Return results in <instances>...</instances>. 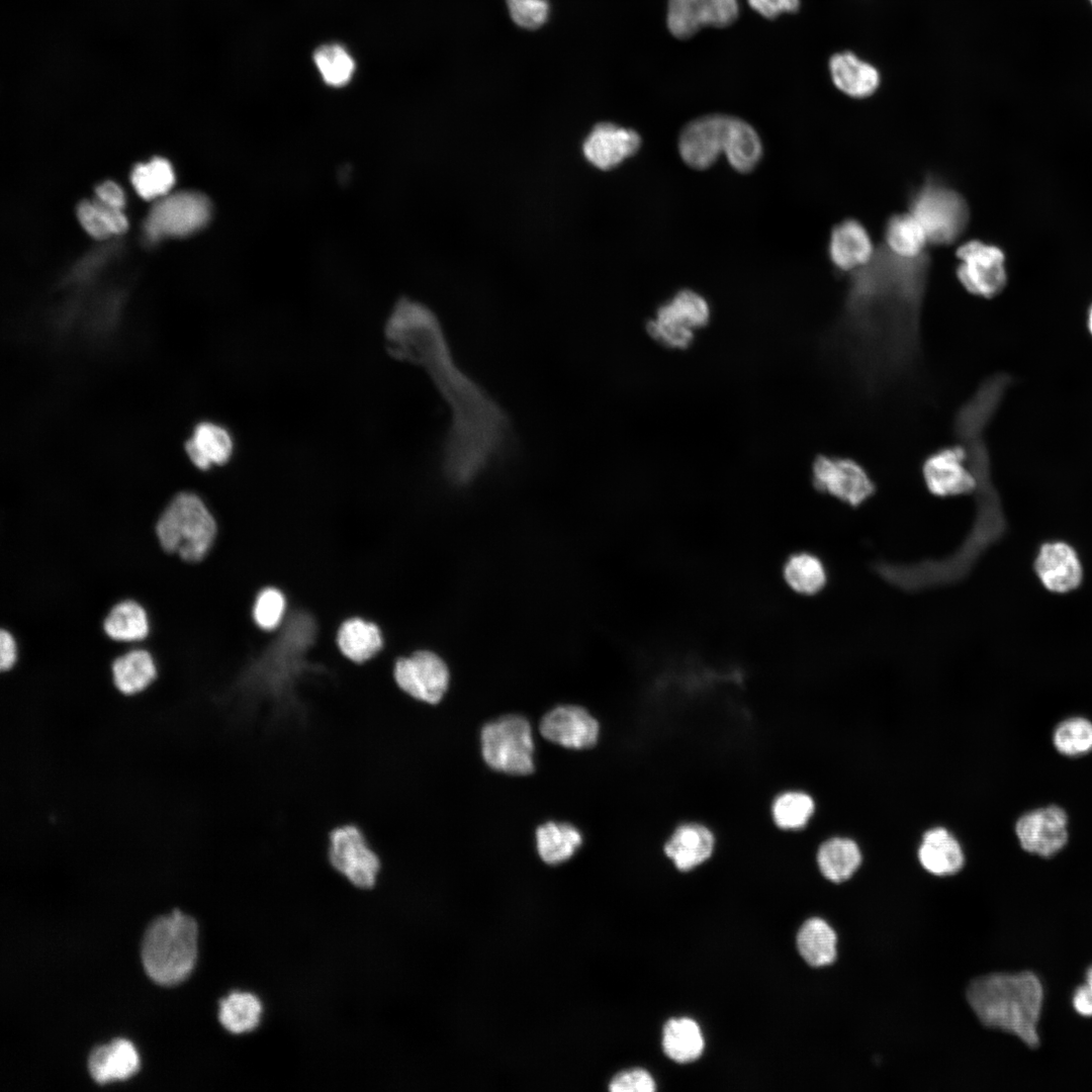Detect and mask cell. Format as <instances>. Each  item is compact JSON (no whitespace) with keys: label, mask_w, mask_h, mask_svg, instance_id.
<instances>
[{"label":"cell","mask_w":1092,"mask_h":1092,"mask_svg":"<svg viewBox=\"0 0 1092 1092\" xmlns=\"http://www.w3.org/2000/svg\"><path fill=\"white\" fill-rule=\"evenodd\" d=\"M208 198L194 191H181L158 201L145 222L151 241L164 237H184L200 230L210 218Z\"/></svg>","instance_id":"cell-11"},{"label":"cell","mask_w":1092,"mask_h":1092,"mask_svg":"<svg viewBox=\"0 0 1092 1092\" xmlns=\"http://www.w3.org/2000/svg\"><path fill=\"white\" fill-rule=\"evenodd\" d=\"M1073 1006L1080 1015L1092 1016V991L1086 984L1078 987L1075 991Z\"/></svg>","instance_id":"cell-51"},{"label":"cell","mask_w":1092,"mask_h":1092,"mask_svg":"<svg viewBox=\"0 0 1092 1092\" xmlns=\"http://www.w3.org/2000/svg\"><path fill=\"white\" fill-rule=\"evenodd\" d=\"M1015 834L1025 851L1051 857L1068 842V815L1056 805L1031 810L1018 818Z\"/></svg>","instance_id":"cell-17"},{"label":"cell","mask_w":1092,"mask_h":1092,"mask_svg":"<svg viewBox=\"0 0 1092 1092\" xmlns=\"http://www.w3.org/2000/svg\"><path fill=\"white\" fill-rule=\"evenodd\" d=\"M157 541L166 553L188 563L202 561L212 549L217 535V521L194 492L177 493L163 509L155 523Z\"/></svg>","instance_id":"cell-6"},{"label":"cell","mask_w":1092,"mask_h":1092,"mask_svg":"<svg viewBox=\"0 0 1092 1092\" xmlns=\"http://www.w3.org/2000/svg\"><path fill=\"white\" fill-rule=\"evenodd\" d=\"M815 810L813 799L803 792H787L780 795L772 805L776 824L785 830L804 827Z\"/></svg>","instance_id":"cell-43"},{"label":"cell","mask_w":1092,"mask_h":1092,"mask_svg":"<svg viewBox=\"0 0 1092 1092\" xmlns=\"http://www.w3.org/2000/svg\"><path fill=\"white\" fill-rule=\"evenodd\" d=\"M312 58L321 77L332 87L347 85L355 73V61L341 44H323L314 51Z\"/></svg>","instance_id":"cell-40"},{"label":"cell","mask_w":1092,"mask_h":1092,"mask_svg":"<svg viewBox=\"0 0 1092 1092\" xmlns=\"http://www.w3.org/2000/svg\"><path fill=\"white\" fill-rule=\"evenodd\" d=\"M262 1014V1002L249 992H232L219 1002V1022L234 1034L255 1030L260 1024Z\"/></svg>","instance_id":"cell-35"},{"label":"cell","mask_w":1092,"mask_h":1092,"mask_svg":"<svg viewBox=\"0 0 1092 1092\" xmlns=\"http://www.w3.org/2000/svg\"><path fill=\"white\" fill-rule=\"evenodd\" d=\"M185 448L192 463L197 468L206 470L212 465L226 463L233 454L234 444L224 428L202 422L195 427Z\"/></svg>","instance_id":"cell-28"},{"label":"cell","mask_w":1092,"mask_h":1092,"mask_svg":"<svg viewBox=\"0 0 1092 1092\" xmlns=\"http://www.w3.org/2000/svg\"><path fill=\"white\" fill-rule=\"evenodd\" d=\"M921 475L928 491L939 497L973 494L976 489L966 452L957 442L928 454Z\"/></svg>","instance_id":"cell-15"},{"label":"cell","mask_w":1092,"mask_h":1092,"mask_svg":"<svg viewBox=\"0 0 1092 1092\" xmlns=\"http://www.w3.org/2000/svg\"><path fill=\"white\" fill-rule=\"evenodd\" d=\"M1034 569L1043 586L1053 593L1071 592L1082 582L1083 570L1077 552L1065 542L1042 544Z\"/></svg>","instance_id":"cell-21"},{"label":"cell","mask_w":1092,"mask_h":1092,"mask_svg":"<svg viewBox=\"0 0 1092 1092\" xmlns=\"http://www.w3.org/2000/svg\"><path fill=\"white\" fill-rule=\"evenodd\" d=\"M105 635L116 642L135 643L145 640L151 631L146 608L135 600L125 599L114 604L102 622Z\"/></svg>","instance_id":"cell-29"},{"label":"cell","mask_w":1092,"mask_h":1092,"mask_svg":"<svg viewBox=\"0 0 1092 1092\" xmlns=\"http://www.w3.org/2000/svg\"><path fill=\"white\" fill-rule=\"evenodd\" d=\"M485 762L511 775H528L534 769V742L531 726L519 715H507L484 725L480 734Z\"/></svg>","instance_id":"cell-8"},{"label":"cell","mask_w":1092,"mask_h":1092,"mask_svg":"<svg viewBox=\"0 0 1092 1092\" xmlns=\"http://www.w3.org/2000/svg\"><path fill=\"white\" fill-rule=\"evenodd\" d=\"M1090 1H1091V3H1092V0H1090Z\"/></svg>","instance_id":"cell-54"},{"label":"cell","mask_w":1092,"mask_h":1092,"mask_svg":"<svg viewBox=\"0 0 1092 1092\" xmlns=\"http://www.w3.org/2000/svg\"><path fill=\"white\" fill-rule=\"evenodd\" d=\"M541 734L567 748H587L599 736L597 720L583 708L566 705L549 711L541 720Z\"/></svg>","instance_id":"cell-19"},{"label":"cell","mask_w":1092,"mask_h":1092,"mask_svg":"<svg viewBox=\"0 0 1092 1092\" xmlns=\"http://www.w3.org/2000/svg\"><path fill=\"white\" fill-rule=\"evenodd\" d=\"M507 1H509V0H507Z\"/></svg>","instance_id":"cell-55"},{"label":"cell","mask_w":1092,"mask_h":1092,"mask_svg":"<svg viewBox=\"0 0 1092 1092\" xmlns=\"http://www.w3.org/2000/svg\"><path fill=\"white\" fill-rule=\"evenodd\" d=\"M909 207L910 213L922 225L929 245L954 243L970 220V209L963 195L933 176L927 177L913 192Z\"/></svg>","instance_id":"cell-7"},{"label":"cell","mask_w":1092,"mask_h":1092,"mask_svg":"<svg viewBox=\"0 0 1092 1092\" xmlns=\"http://www.w3.org/2000/svg\"><path fill=\"white\" fill-rule=\"evenodd\" d=\"M732 116L711 114L688 123L679 134L678 151L684 162L693 169L712 166L725 153Z\"/></svg>","instance_id":"cell-16"},{"label":"cell","mask_w":1092,"mask_h":1092,"mask_svg":"<svg viewBox=\"0 0 1092 1092\" xmlns=\"http://www.w3.org/2000/svg\"><path fill=\"white\" fill-rule=\"evenodd\" d=\"M812 484L851 508H858L876 492L877 486L857 461L836 455H818L812 464Z\"/></svg>","instance_id":"cell-10"},{"label":"cell","mask_w":1092,"mask_h":1092,"mask_svg":"<svg viewBox=\"0 0 1092 1092\" xmlns=\"http://www.w3.org/2000/svg\"><path fill=\"white\" fill-rule=\"evenodd\" d=\"M861 852L855 841L846 837H832L824 841L817 852V863L823 877L841 883L857 871Z\"/></svg>","instance_id":"cell-32"},{"label":"cell","mask_w":1092,"mask_h":1092,"mask_svg":"<svg viewBox=\"0 0 1092 1092\" xmlns=\"http://www.w3.org/2000/svg\"><path fill=\"white\" fill-rule=\"evenodd\" d=\"M724 154L736 171L749 172L762 155L760 138L750 124L732 116Z\"/></svg>","instance_id":"cell-38"},{"label":"cell","mask_w":1092,"mask_h":1092,"mask_svg":"<svg viewBox=\"0 0 1092 1092\" xmlns=\"http://www.w3.org/2000/svg\"><path fill=\"white\" fill-rule=\"evenodd\" d=\"M837 936L823 919L806 920L797 934V948L803 960L812 967L831 965L837 956Z\"/></svg>","instance_id":"cell-31"},{"label":"cell","mask_w":1092,"mask_h":1092,"mask_svg":"<svg viewBox=\"0 0 1092 1092\" xmlns=\"http://www.w3.org/2000/svg\"><path fill=\"white\" fill-rule=\"evenodd\" d=\"M384 334L388 353L422 367L447 403L451 425L445 442V471L457 483L469 481L510 445L507 414L458 365L428 307L400 299Z\"/></svg>","instance_id":"cell-2"},{"label":"cell","mask_w":1092,"mask_h":1092,"mask_svg":"<svg viewBox=\"0 0 1092 1092\" xmlns=\"http://www.w3.org/2000/svg\"><path fill=\"white\" fill-rule=\"evenodd\" d=\"M77 215L82 226L95 239L102 240L111 235L93 201L80 202Z\"/></svg>","instance_id":"cell-46"},{"label":"cell","mask_w":1092,"mask_h":1092,"mask_svg":"<svg viewBox=\"0 0 1092 1092\" xmlns=\"http://www.w3.org/2000/svg\"><path fill=\"white\" fill-rule=\"evenodd\" d=\"M157 672L156 661L145 648H131L111 663L114 687L126 696L145 691L155 680Z\"/></svg>","instance_id":"cell-30"},{"label":"cell","mask_w":1092,"mask_h":1092,"mask_svg":"<svg viewBox=\"0 0 1092 1092\" xmlns=\"http://www.w3.org/2000/svg\"><path fill=\"white\" fill-rule=\"evenodd\" d=\"M737 15V0H668L666 21L675 37L687 38L703 26L729 25Z\"/></svg>","instance_id":"cell-18"},{"label":"cell","mask_w":1092,"mask_h":1092,"mask_svg":"<svg viewBox=\"0 0 1092 1092\" xmlns=\"http://www.w3.org/2000/svg\"><path fill=\"white\" fill-rule=\"evenodd\" d=\"M874 252L869 233L856 219H844L832 229L828 253L838 270L850 273L862 267Z\"/></svg>","instance_id":"cell-23"},{"label":"cell","mask_w":1092,"mask_h":1092,"mask_svg":"<svg viewBox=\"0 0 1092 1092\" xmlns=\"http://www.w3.org/2000/svg\"><path fill=\"white\" fill-rule=\"evenodd\" d=\"M1086 985L1092 991V967L1086 973Z\"/></svg>","instance_id":"cell-52"},{"label":"cell","mask_w":1092,"mask_h":1092,"mask_svg":"<svg viewBox=\"0 0 1092 1092\" xmlns=\"http://www.w3.org/2000/svg\"><path fill=\"white\" fill-rule=\"evenodd\" d=\"M1011 383L1005 373L989 376L954 414L952 432L965 450L976 480L975 515L970 531L949 554L960 570L971 571L979 558L998 542L1006 531L1000 495L993 483L986 431Z\"/></svg>","instance_id":"cell-3"},{"label":"cell","mask_w":1092,"mask_h":1092,"mask_svg":"<svg viewBox=\"0 0 1092 1092\" xmlns=\"http://www.w3.org/2000/svg\"><path fill=\"white\" fill-rule=\"evenodd\" d=\"M96 195L99 200L117 208H122L125 203L122 189L112 181L98 185Z\"/></svg>","instance_id":"cell-50"},{"label":"cell","mask_w":1092,"mask_h":1092,"mask_svg":"<svg viewBox=\"0 0 1092 1092\" xmlns=\"http://www.w3.org/2000/svg\"><path fill=\"white\" fill-rule=\"evenodd\" d=\"M749 5L766 18H775L785 12H795L799 0H748Z\"/></svg>","instance_id":"cell-48"},{"label":"cell","mask_w":1092,"mask_h":1092,"mask_svg":"<svg viewBox=\"0 0 1092 1092\" xmlns=\"http://www.w3.org/2000/svg\"><path fill=\"white\" fill-rule=\"evenodd\" d=\"M917 856L922 868L934 876L953 875L965 862L960 842L942 826L923 833Z\"/></svg>","instance_id":"cell-24"},{"label":"cell","mask_w":1092,"mask_h":1092,"mask_svg":"<svg viewBox=\"0 0 1092 1092\" xmlns=\"http://www.w3.org/2000/svg\"><path fill=\"white\" fill-rule=\"evenodd\" d=\"M289 601L285 592L276 585L262 587L253 601L251 620L261 632L276 631L283 623Z\"/></svg>","instance_id":"cell-39"},{"label":"cell","mask_w":1092,"mask_h":1092,"mask_svg":"<svg viewBox=\"0 0 1092 1092\" xmlns=\"http://www.w3.org/2000/svg\"><path fill=\"white\" fill-rule=\"evenodd\" d=\"M174 182L175 175L171 164L163 158H154L149 163L139 164L131 173V183L144 199L165 195Z\"/></svg>","instance_id":"cell-41"},{"label":"cell","mask_w":1092,"mask_h":1092,"mask_svg":"<svg viewBox=\"0 0 1092 1092\" xmlns=\"http://www.w3.org/2000/svg\"><path fill=\"white\" fill-rule=\"evenodd\" d=\"M392 674L397 687L416 700L437 704L449 684V670L440 656L429 650H418L398 657Z\"/></svg>","instance_id":"cell-14"},{"label":"cell","mask_w":1092,"mask_h":1092,"mask_svg":"<svg viewBox=\"0 0 1092 1092\" xmlns=\"http://www.w3.org/2000/svg\"><path fill=\"white\" fill-rule=\"evenodd\" d=\"M931 258H902L884 243L848 273L829 335L834 359L867 394L911 378L921 359V317Z\"/></svg>","instance_id":"cell-1"},{"label":"cell","mask_w":1092,"mask_h":1092,"mask_svg":"<svg viewBox=\"0 0 1092 1092\" xmlns=\"http://www.w3.org/2000/svg\"><path fill=\"white\" fill-rule=\"evenodd\" d=\"M329 842V860L337 872L358 888L370 889L375 885L380 859L358 826L347 824L334 828Z\"/></svg>","instance_id":"cell-13"},{"label":"cell","mask_w":1092,"mask_h":1092,"mask_svg":"<svg viewBox=\"0 0 1092 1092\" xmlns=\"http://www.w3.org/2000/svg\"><path fill=\"white\" fill-rule=\"evenodd\" d=\"M536 841L540 857L546 863L557 864L574 854L582 837L571 824L548 822L538 827Z\"/></svg>","instance_id":"cell-37"},{"label":"cell","mask_w":1092,"mask_h":1092,"mask_svg":"<svg viewBox=\"0 0 1092 1092\" xmlns=\"http://www.w3.org/2000/svg\"><path fill=\"white\" fill-rule=\"evenodd\" d=\"M95 207L111 234H121L128 228V222L121 208L111 206L98 198L93 200Z\"/></svg>","instance_id":"cell-47"},{"label":"cell","mask_w":1092,"mask_h":1092,"mask_svg":"<svg viewBox=\"0 0 1092 1092\" xmlns=\"http://www.w3.org/2000/svg\"><path fill=\"white\" fill-rule=\"evenodd\" d=\"M384 642L381 627L361 616L343 620L335 634L340 655L355 664H363L377 657L384 648Z\"/></svg>","instance_id":"cell-22"},{"label":"cell","mask_w":1092,"mask_h":1092,"mask_svg":"<svg viewBox=\"0 0 1092 1092\" xmlns=\"http://www.w3.org/2000/svg\"><path fill=\"white\" fill-rule=\"evenodd\" d=\"M139 1062L133 1044L126 1039L116 1038L90 1053L88 1069L95 1082L105 1084L129 1078L138 1071Z\"/></svg>","instance_id":"cell-25"},{"label":"cell","mask_w":1092,"mask_h":1092,"mask_svg":"<svg viewBox=\"0 0 1092 1092\" xmlns=\"http://www.w3.org/2000/svg\"><path fill=\"white\" fill-rule=\"evenodd\" d=\"M664 1053L677 1063L697 1060L704 1050V1037L700 1026L691 1018H672L663 1028Z\"/></svg>","instance_id":"cell-36"},{"label":"cell","mask_w":1092,"mask_h":1092,"mask_svg":"<svg viewBox=\"0 0 1092 1092\" xmlns=\"http://www.w3.org/2000/svg\"><path fill=\"white\" fill-rule=\"evenodd\" d=\"M197 934L195 920L179 910L151 922L141 950L148 976L164 986L184 980L195 965Z\"/></svg>","instance_id":"cell-5"},{"label":"cell","mask_w":1092,"mask_h":1092,"mask_svg":"<svg viewBox=\"0 0 1092 1092\" xmlns=\"http://www.w3.org/2000/svg\"><path fill=\"white\" fill-rule=\"evenodd\" d=\"M711 316L710 305L699 293L685 289L662 304L646 325L648 335L667 348H688L695 331L705 327Z\"/></svg>","instance_id":"cell-9"},{"label":"cell","mask_w":1092,"mask_h":1092,"mask_svg":"<svg viewBox=\"0 0 1092 1092\" xmlns=\"http://www.w3.org/2000/svg\"><path fill=\"white\" fill-rule=\"evenodd\" d=\"M18 658V646L14 635L8 629L0 630V668L10 670Z\"/></svg>","instance_id":"cell-49"},{"label":"cell","mask_w":1092,"mask_h":1092,"mask_svg":"<svg viewBox=\"0 0 1092 1092\" xmlns=\"http://www.w3.org/2000/svg\"><path fill=\"white\" fill-rule=\"evenodd\" d=\"M612 1092H653L656 1089L651 1075L643 1069H634L616 1075L609 1086Z\"/></svg>","instance_id":"cell-45"},{"label":"cell","mask_w":1092,"mask_h":1092,"mask_svg":"<svg viewBox=\"0 0 1092 1092\" xmlns=\"http://www.w3.org/2000/svg\"><path fill=\"white\" fill-rule=\"evenodd\" d=\"M783 576L792 590L803 596L818 594L825 587L828 579L823 561L808 551L789 556L783 566Z\"/></svg>","instance_id":"cell-33"},{"label":"cell","mask_w":1092,"mask_h":1092,"mask_svg":"<svg viewBox=\"0 0 1092 1092\" xmlns=\"http://www.w3.org/2000/svg\"><path fill=\"white\" fill-rule=\"evenodd\" d=\"M1053 743L1066 756H1080L1092 751V722L1083 717L1062 721L1054 730Z\"/></svg>","instance_id":"cell-42"},{"label":"cell","mask_w":1092,"mask_h":1092,"mask_svg":"<svg viewBox=\"0 0 1092 1092\" xmlns=\"http://www.w3.org/2000/svg\"><path fill=\"white\" fill-rule=\"evenodd\" d=\"M714 837L705 826L690 823L679 826L664 846L666 855L680 871H690L708 859Z\"/></svg>","instance_id":"cell-27"},{"label":"cell","mask_w":1092,"mask_h":1092,"mask_svg":"<svg viewBox=\"0 0 1092 1092\" xmlns=\"http://www.w3.org/2000/svg\"><path fill=\"white\" fill-rule=\"evenodd\" d=\"M1088 329H1089V332L1092 335V306H1091V308L1089 310V314H1088Z\"/></svg>","instance_id":"cell-53"},{"label":"cell","mask_w":1092,"mask_h":1092,"mask_svg":"<svg viewBox=\"0 0 1092 1092\" xmlns=\"http://www.w3.org/2000/svg\"><path fill=\"white\" fill-rule=\"evenodd\" d=\"M641 146L637 131L611 122L598 123L583 143L587 161L602 170H610L636 154Z\"/></svg>","instance_id":"cell-20"},{"label":"cell","mask_w":1092,"mask_h":1092,"mask_svg":"<svg viewBox=\"0 0 1092 1092\" xmlns=\"http://www.w3.org/2000/svg\"><path fill=\"white\" fill-rule=\"evenodd\" d=\"M956 275L963 287L976 296L992 298L1007 283L1005 257L1001 249L981 241H969L957 250Z\"/></svg>","instance_id":"cell-12"},{"label":"cell","mask_w":1092,"mask_h":1092,"mask_svg":"<svg viewBox=\"0 0 1092 1092\" xmlns=\"http://www.w3.org/2000/svg\"><path fill=\"white\" fill-rule=\"evenodd\" d=\"M829 70L834 85L853 98L871 96L880 84L877 69L849 52L832 56Z\"/></svg>","instance_id":"cell-26"},{"label":"cell","mask_w":1092,"mask_h":1092,"mask_svg":"<svg viewBox=\"0 0 1092 1092\" xmlns=\"http://www.w3.org/2000/svg\"><path fill=\"white\" fill-rule=\"evenodd\" d=\"M883 243L895 255L908 259L921 256L929 245L922 225L910 212L892 215L887 220Z\"/></svg>","instance_id":"cell-34"},{"label":"cell","mask_w":1092,"mask_h":1092,"mask_svg":"<svg viewBox=\"0 0 1092 1092\" xmlns=\"http://www.w3.org/2000/svg\"><path fill=\"white\" fill-rule=\"evenodd\" d=\"M508 10L513 22L524 29H537L550 16L549 0H509Z\"/></svg>","instance_id":"cell-44"},{"label":"cell","mask_w":1092,"mask_h":1092,"mask_svg":"<svg viewBox=\"0 0 1092 1092\" xmlns=\"http://www.w3.org/2000/svg\"><path fill=\"white\" fill-rule=\"evenodd\" d=\"M966 997L984 1026L1011 1033L1030 1049L1039 1045L1037 1024L1043 990L1033 973L982 976L971 982Z\"/></svg>","instance_id":"cell-4"}]
</instances>
